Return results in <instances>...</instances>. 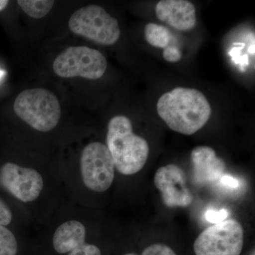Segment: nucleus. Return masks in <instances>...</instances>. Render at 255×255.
Wrapping results in <instances>:
<instances>
[{"label": "nucleus", "instance_id": "1", "mask_svg": "<svg viewBox=\"0 0 255 255\" xmlns=\"http://www.w3.org/2000/svg\"><path fill=\"white\" fill-rule=\"evenodd\" d=\"M157 111L169 128L188 135L202 128L212 112L209 101L202 92L184 87H176L161 96Z\"/></svg>", "mask_w": 255, "mask_h": 255}, {"label": "nucleus", "instance_id": "2", "mask_svg": "<svg viewBox=\"0 0 255 255\" xmlns=\"http://www.w3.org/2000/svg\"><path fill=\"white\" fill-rule=\"evenodd\" d=\"M107 147L113 158L115 168L124 175L136 174L143 168L150 148L145 138L132 132L130 119L116 116L108 124Z\"/></svg>", "mask_w": 255, "mask_h": 255}, {"label": "nucleus", "instance_id": "3", "mask_svg": "<svg viewBox=\"0 0 255 255\" xmlns=\"http://www.w3.org/2000/svg\"><path fill=\"white\" fill-rule=\"evenodd\" d=\"M14 111L18 118L35 130L48 132L58 125L61 116L56 96L43 88L28 89L18 94Z\"/></svg>", "mask_w": 255, "mask_h": 255}, {"label": "nucleus", "instance_id": "4", "mask_svg": "<svg viewBox=\"0 0 255 255\" xmlns=\"http://www.w3.org/2000/svg\"><path fill=\"white\" fill-rule=\"evenodd\" d=\"M69 28L75 34L104 46L115 44L121 35L118 21L98 5L75 11L69 20Z\"/></svg>", "mask_w": 255, "mask_h": 255}, {"label": "nucleus", "instance_id": "5", "mask_svg": "<svg viewBox=\"0 0 255 255\" xmlns=\"http://www.w3.org/2000/svg\"><path fill=\"white\" fill-rule=\"evenodd\" d=\"M107 68L105 55L99 50L87 46H71L57 56L53 71L60 78L75 77L97 80L102 78Z\"/></svg>", "mask_w": 255, "mask_h": 255}, {"label": "nucleus", "instance_id": "6", "mask_svg": "<svg viewBox=\"0 0 255 255\" xmlns=\"http://www.w3.org/2000/svg\"><path fill=\"white\" fill-rule=\"evenodd\" d=\"M244 231L236 220H225L206 228L194 244L196 255H241Z\"/></svg>", "mask_w": 255, "mask_h": 255}, {"label": "nucleus", "instance_id": "7", "mask_svg": "<svg viewBox=\"0 0 255 255\" xmlns=\"http://www.w3.org/2000/svg\"><path fill=\"white\" fill-rule=\"evenodd\" d=\"M115 165L107 146L93 142L85 146L80 157V170L85 187L96 192L108 190L115 177Z\"/></svg>", "mask_w": 255, "mask_h": 255}, {"label": "nucleus", "instance_id": "8", "mask_svg": "<svg viewBox=\"0 0 255 255\" xmlns=\"http://www.w3.org/2000/svg\"><path fill=\"white\" fill-rule=\"evenodd\" d=\"M0 184L22 202L36 200L43 188V179L36 169L6 162L0 168Z\"/></svg>", "mask_w": 255, "mask_h": 255}, {"label": "nucleus", "instance_id": "9", "mask_svg": "<svg viewBox=\"0 0 255 255\" xmlns=\"http://www.w3.org/2000/svg\"><path fill=\"white\" fill-rule=\"evenodd\" d=\"M186 181L185 172L176 164H167L157 169L154 183L166 206L184 208L192 203L193 196L187 189Z\"/></svg>", "mask_w": 255, "mask_h": 255}, {"label": "nucleus", "instance_id": "10", "mask_svg": "<svg viewBox=\"0 0 255 255\" xmlns=\"http://www.w3.org/2000/svg\"><path fill=\"white\" fill-rule=\"evenodd\" d=\"M86 228L82 223L70 220L60 225L53 235V246L59 254L101 255L98 247L87 244Z\"/></svg>", "mask_w": 255, "mask_h": 255}, {"label": "nucleus", "instance_id": "11", "mask_svg": "<svg viewBox=\"0 0 255 255\" xmlns=\"http://www.w3.org/2000/svg\"><path fill=\"white\" fill-rule=\"evenodd\" d=\"M193 164V181L204 186L218 182L224 175L226 164L209 146H198L191 154Z\"/></svg>", "mask_w": 255, "mask_h": 255}, {"label": "nucleus", "instance_id": "12", "mask_svg": "<svg viewBox=\"0 0 255 255\" xmlns=\"http://www.w3.org/2000/svg\"><path fill=\"white\" fill-rule=\"evenodd\" d=\"M160 21L179 31L192 29L196 24V8L185 0H162L155 6Z\"/></svg>", "mask_w": 255, "mask_h": 255}, {"label": "nucleus", "instance_id": "13", "mask_svg": "<svg viewBox=\"0 0 255 255\" xmlns=\"http://www.w3.org/2000/svg\"><path fill=\"white\" fill-rule=\"evenodd\" d=\"M146 41L152 46L164 48L169 46L170 41V32L165 26L149 23L145 27Z\"/></svg>", "mask_w": 255, "mask_h": 255}, {"label": "nucleus", "instance_id": "14", "mask_svg": "<svg viewBox=\"0 0 255 255\" xmlns=\"http://www.w3.org/2000/svg\"><path fill=\"white\" fill-rule=\"evenodd\" d=\"M17 3L21 9L31 18H41L50 12L55 1L48 0H19Z\"/></svg>", "mask_w": 255, "mask_h": 255}, {"label": "nucleus", "instance_id": "15", "mask_svg": "<svg viewBox=\"0 0 255 255\" xmlns=\"http://www.w3.org/2000/svg\"><path fill=\"white\" fill-rule=\"evenodd\" d=\"M18 243L14 235L0 225V255H16Z\"/></svg>", "mask_w": 255, "mask_h": 255}, {"label": "nucleus", "instance_id": "16", "mask_svg": "<svg viewBox=\"0 0 255 255\" xmlns=\"http://www.w3.org/2000/svg\"><path fill=\"white\" fill-rule=\"evenodd\" d=\"M142 255H177L170 247L164 244L151 245L142 252Z\"/></svg>", "mask_w": 255, "mask_h": 255}, {"label": "nucleus", "instance_id": "17", "mask_svg": "<svg viewBox=\"0 0 255 255\" xmlns=\"http://www.w3.org/2000/svg\"><path fill=\"white\" fill-rule=\"evenodd\" d=\"M228 216V211L226 209H221L219 211L211 209L209 210L206 214V220L209 222L215 223V224L225 221Z\"/></svg>", "mask_w": 255, "mask_h": 255}, {"label": "nucleus", "instance_id": "18", "mask_svg": "<svg viewBox=\"0 0 255 255\" xmlns=\"http://www.w3.org/2000/svg\"><path fill=\"white\" fill-rule=\"evenodd\" d=\"M163 58L170 63H177L182 58V53L177 47L168 46L164 48Z\"/></svg>", "mask_w": 255, "mask_h": 255}, {"label": "nucleus", "instance_id": "19", "mask_svg": "<svg viewBox=\"0 0 255 255\" xmlns=\"http://www.w3.org/2000/svg\"><path fill=\"white\" fill-rule=\"evenodd\" d=\"M12 221V213L7 205L0 199V225L7 226Z\"/></svg>", "mask_w": 255, "mask_h": 255}, {"label": "nucleus", "instance_id": "20", "mask_svg": "<svg viewBox=\"0 0 255 255\" xmlns=\"http://www.w3.org/2000/svg\"><path fill=\"white\" fill-rule=\"evenodd\" d=\"M220 182L221 184H223V186L226 187L233 188L236 189L238 186H239V182L236 179V178L233 177L232 176L228 175V174H224L222 177H221Z\"/></svg>", "mask_w": 255, "mask_h": 255}, {"label": "nucleus", "instance_id": "21", "mask_svg": "<svg viewBox=\"0 0 255 255\" xmlns=\"http://www.w3.org/2000/svg\"><path fill=\"white\" fill-rule=\"evenodd\" d=\"M8 4H9V1L6 0H0V11L4 10Z\"/></svg>", "mask_w": 255, "mask_h": 255}, {"label": "nucleus", "instance_id": "22", "mask_svg": "<svg viewBox=\"0 0 255 255\" xmlns=\"http://www.w3.org/2000/svg\"><path fill=\"white\" fill-rule=\"evenodd\" d=\"M5 75L4 71H3V70H0V78H2L3 76Z\"/></svg>", "mask_w": 255, "mask_h": 255}, {"label": "nucleus", "instance_id": "23", "mask_svg": "<svg viewBox=\"0 0 255 255\" xmlns=\"http://www.w3.org/2000/svg\"><path fill=\"white\" fill-rule=\"evenodd\" d=\"M124 255H137L135 254V253H127V254H125Z\"/></svg>", "mask_w": 255, "mask_h": 255}, {"label": "nucleus", "instance_id": "24", "mask_svg": "<svg viewBox=\"0 0 255 255\" xmlns=\"http://www.w3.org/2000/svg\"><path fill=\"white\" fill-rule=\"evenodd\" d=\"M251 255H255V251H253V253H251Z\"/></svg>", "mask_w": 255, "mask_h": 255}]
</instances>
